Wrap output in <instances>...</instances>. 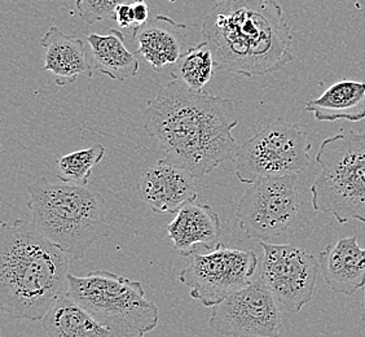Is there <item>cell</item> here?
<instances>
[{
    "label": "cell",
    "instance_id": "1",
    "mask_svg": "<svg viewBox=\"0 0 365 337\" xmlns=\"http://www.w3.org/2000/svg\"><path fill=\"white\" fill-rule=\"evenodd\" d=\"M239 119L231 100L193 91L179 79L163 84L148 101L144 129L166 160L202 179L239 151L232 131Z\"/></svg>",
    "mask_w": 365,
    "mask_h": 337
},
{
    "label": "cell",
    "instance_id": "2",
    "mask_svg": "<svg viewBox=\"0 0 365 337\" xmlns=\"http://www.w3.org/2000/svg\"><path fill=\"white\" fill-rule=\"evenodd\" d=\"M202 36L217 71L262 77L294 61L292 28L277 0H218Z\"/></svg>",
    "mask_w": 365,
    "mask_h": 337
},
{
    "label": "cell",
    "instance_id": "3",
    "mask_svg": "<svg viewBox=\"0 0 365 337\" xmlns=\"http://www.w3.org/2000/svg\"><path fill=\"white\" fill-rule=\"evenodd\" d=\"M69 256L16 219L0 228V309L9 319L42 321L69 288Z\"/></svg>",
    "mask_w": 365,
    "mask_h": 337
},
{
    "label": "cell",
    "instance_id": "4",
    "mask_svg": "<svg viewBox=\"0 0 365 337\" xmlns=\"http://www.w3.org/2000/svg\"><path fill=\"white\" fill-rule=\"evenodd\" d=\"M29 209L38 231L74 260L110 235L106 201L96 191L71 183L30 186Z\"/></svg>",
    "mask_w": 365,
    "mask_h": 337
},
{
    "label": "cell",
    "instance_id": "5",
    "mask_svg": "<svg viewBox=\"0 0 365 337\" xmlns=\"http://www.w3.org/2000/svg\"><path fill=\"white\" fill-rule=\"evenodd\" d=\"M112 337H145L157 328L160 314L145 297L143 283L108 270L85 276L69 274L68 293Z\"/></svg>",
    "mask_w": 365,
    "mask_h": 337
},
{
    "label": "cell",
    "instance_id": "6",
    "mask_svg": "<svg viewBox=\"0 0 365 337\" xmlns=\"http://www.w3.org/2000/svg\"><path fill=\"white\" fill-rule=\"evenodd\" d=\"M320 174L311 186L312 206L344 225L365 223V134H337L324 139L317 155Z\"/></svg>",
    "mask_w": 365,
    "mask_h": 337
},
{
    "label": "cell",
    "instance_id": "7",
    "mask_svg": "<svg viewBox=\"0 0 365 337\" xmlns=\"http://www.w3.org/2000/svg\"><path fill=\"white\" fill-rule=\"evenodd\" d=\"M309 149L304 130L277 119L240 146L235 160L236 174L245 184L266 178L299 176L309 168Z\"/></svg>",
    "mask_w": 365,
    "mask_h": 337
},
{
    "label": "cell",
    "instance_id": "8",
    "mask_svg": "<svg viewBox=\"0 0 365 337\" xmlns=\"http://www.w3.org/2000/svg\"><path fill=\"white\" fill-rule=\"evenodd\" d=\"M258 257L253 251L230 248L218 243L210 252L193 254L179 274V281L190 287V297L206 308H214L253 281Z\"/></svg>",
    "mask_w": 365,
    "mask_h": 337
},
{
    "label": "cell",
    "instance_id": "9",
    "mask_svg": "<svg viewBox=\"0 0 365 337\" xmlns=\"http://www.w3.org/2000/svg\"><path fill=\"white\" fill-rule=\"evenodd\" d=\"M298 176L266 178L249 184L236 217L246 238L258 241L279 238L294 225L301 213Z\"/></svg>",
    "mask_w": 365,
    "mask_h": 337
},
{
    "label": "cell",
    "instance_id": "10",
    "mask_svg": "<svg viewBox=\"0 0 365 337\" xmlns=\"http://www.w3.org/2000/svg\"><path fill=\"white\" fill-rule=\"evenodd\" d=\"M259 244L263 249L260 279L288 311L299 313L314 298L322 270L319 258L292 244Z\"/></svg>",
    "mask_w": 365,
    "mask_h": 337
},
{
    "label": "cell",
    "instance_id": "11",
    "mask_svg": "<svg viewBox=\"0 0 365 337\" xmlns=\"http://www.w3.org/2000/svg\"><path fill=\"white\" fill-rule=\"evenodd\" d=\"M209 326L227 337H279L282 330L277 300L260 278L214 306Z\"/></svg>",
    "mask_w": 365,
    "mask_h": 337
},
{
    "label": "cell",
    "instance_id": "12",
    "mask_svg": "<svg viewBox=\"0 0 365 337\" xmlns=\"http://www.w3.org/2000/svg\"><path fill=\"white\" fill-rule=\"evenodd\" d=\"M195 176L166 159L155 162L141 174L139 196L157 214L176 213L197 198Z\"/></svg>",
    "mask_w": 365,
    "mask_h": 337
},
{
    "label": "cell",
    "instance_id": "13",
    "mask_svg": "<svg viewBox=\"0 0 365 337\" xmlns=\"http://www.w3.org/2000/svg\"><path fill=\"white\" fill-rule=\"evenodd\" d=\"M133 36L139 44L138 54L155 71L176 65L188 47L187 26L168 16L158 14L153 20L135 26Z\"/></svg>",
    "mask_w": 365,
    "mask_h": 337
},
{
    "label": "cell",
    "instance_id": "14",
    "mask_svg": "<svg viewBox=\"0 0 365 337\" xmlns=\"http://www.w3.org/2000/svg\"><path fill=\"white\" fill-rule=\"evenodd\" d=\"M324 281L334 293L352 296L365 287V248L356 236L339 238L319 253Z\"/></svg>",
    "mask_w": 365,
    "mask_h": 337
},
{
    "label": "cell",
    "instance_id": "15",
    "mask_svg": "<svg viewBox=\"0 0 365 337\" xmlns=\"http://www.w3.org/2000/svg\"><path fill=\"white\" fill-rule=\"evenodd\" d=\"M166 228L174 249L182 257L193 254L198 246H217L222 235L219 214L207 204L184 205Z\"/></svg>",
    "mask_w": 365,
    "mask_h": 337
},
{
    "label": "cell",
    "instance_id": "16",
    "mask_svg": "<svg viewBox=\"0 0 365 337\" xmlns=\"http://www.w3.org/2000/svg\"><path fill=\"white\" fill-rule=\"evenodd\" d=\"M41 43L46 49L43 71L52 73L58 86L74 84L79 76H93L82 39L65 34L57 26H51Z\"/></svg>",
    "mask_w": 365,
    "mask_h": 337
},
{
    "label": "cell",
    "instance_id": "17",
    "mask_svg": "<svg viewBox=\"0 0 365 337\" xmlns=\"http://www.w3.org/2000/svg\"><path fill=\"white\" fill-rule=\"evenodd\" d=\"M304 109L323 122L365 120V82L351 79L336 82L319 98L307 101Z\"/></svg>",
    "mask_w": 365,
    "mask_h": 337
},
{
    "label": "cell",
    "instance_id": "18",
    "mask_svg": "<svg viewBox=\"0 0 365 337\" xmlns=\"http://www.w3.org/2000/svg\"><path fill=\"white\" fill-rule=\"evenodd\" d=\"M49 337H112L96 319L68 295L60 297L43 316Z\"/></svg>",
    "mask_w": 365,
    "mask_h": 337
},
{
    "label": "cell",
    "instance_id": "19",
    "mask_svg": "<svg viewBox=\"0 0 365 337\" xmlns=\"http://www.w3.org/2000/svg\"><path fill=\"white\" fill-rule=\"evenodd\" d=\"M87 42L91 47L93 68L96 71L118 82L138 76V59L127 49L125 36L118 30L110 29L106 36L90 34Z\"/></svg>",
    "mask_w": 365,
    "mask_h": 337
},
{
    "label": "cell",
    "instance_id": "20",
    "mask_svg": "<svg viewBox=\"0 0 365 337\" xmlns=\"http://www.w3.org/2000/svg\"><path fill=\"white\" fill-rule=\"evenodd\" d=\"M217 71L215 60L207 42L200 43L190 47L176 64L173 77L182 81L193 91H205V86L209 84Z\"/></svg>",
    "mask_w": 365,
    "mask_h": 337
},
{
    "label": "cell",
    "instance_id": "21",
    "mask_svg": "<svg viewBox=\"0 0 365 337\" xmlns=\"http://www.w3.org/2000/svg\"><path fill=\"white\" fill-rule=\"evenodd\" d=\"M106 148L101 143L63 156L57 161L58 179L63 182L87 186L92 170L106 156Z\"/></svg>",
    "mask_w": 365,
    "mask_h": 337
},
{
    "label": "cell",
    "instance_id": "22",
    "mask_svg": "<svg viewBox=\"0 0 365 337\" xmlns=\"http://www.w3.org/2000/svg\"><path fill=\"white\" fill-rule=\"evenodd\" d=\"M125 3H131V0H76V7L81 19L92 25L114 20L117 8Z\"/></svg>",
    "mask_w": 365,
    "mask_h": 337
},
{
    "label": "cell",
    "instance_id": "23",
    "mask_svg": "<svg viewBox=\"0 0 365 337\" xmlns=\"http://www.w3.org/2000/svg\"><path fill=\"white\" fill-rule=\"evenodd\" d=\"M114 21L118 24V26L122 29L131 28L136 24L135 21L134 8L131 3H125L120 4L115 11V19Z\"/></svg>",
    "mask_w": 365,
    "mask_h": 337
},
{
    "label": "cell",
    "instance_id": "24",
    "mask_svg": "<svg viewBox=\"0 0 365 337\" xmlns=\"http://www.w3.org/2000/svg\"><path fill=\"white\" fill-rule=\"evenodd\" d=\"M131 4L134 8L135 21H136V26H140L147 24L149 20V8L145 3V0H131Z\"/></svg>",
    "mask_w": 365,
    "mask_h": 337
},
{
    "label": "cell",
    "instance_id": "25",
    "mask_svg": "<svg viewBox=\"0 0 365 337\" xmlns=\"http://www.w3.org/2000/svg\"><path fill=\"white\" fill-rule=\"evenodd\" d=\"M361 321L365 324V287H364V298H363V309H361Z\"/></svg>",
    "mask_w": 365,
    "mask_h": 337
}]
</instances>
